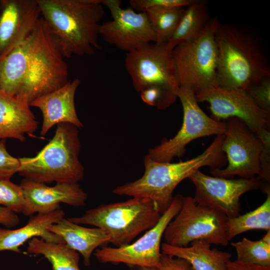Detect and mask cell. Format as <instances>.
Masks as SVG:
<instances>
[{"mask_svg":"<svg viewBox=\"0 0 270 270\" xmlns=\"http://www.w3.org/2000/svg\"><path fill=\"white\" fill-rule=\"evenodd\" d=\"M6 207L16 214L22 213L24 198L20 185L10 180H0V206Z\"/></svg>","mask_w":270,"mask_h":270,"instance_id":"28","label":"cell"},{"mask_svg":"<svg viewBox=\"0 0 270 270\" xmlns=\"http://www.w3.org/2000/svg\"><path fill=\"white\" fill-rule=\"evenodd\" d=\"M266 194V200L255 210L242 215L228 218L226 236L229 242L234 236L252 230H270V188H263Z\"/></svg>","mask_w":270,"mask_h":270,"instance_id":"25","label":"cell"},{"mask_svg":"<svg viewBox=\"0 0 270 270\" xmlns=\"http://www.w3.org/2000/svg\"><path fill=\"white\" fill-rule=\"evenodd\" d=\"M178 98L183 109V121L180 129L172 138L164 139L160 144L149 150L146 154L158 162H171L174 157L182 156L186 146L199 138L222 135L226 132L224 122L209 117L198 105L196 92L191 88L181 86Z\"/></svg>","mask_w":270,"mask_h":270,"instance_id":"10","label":"cell"},{"mask_svg":"<svg viewBox=\"0 0 270 270\" xmlns=\"http://www.w3.org/2000/svg\"><path fill=\"white\" fill-rule=\"evenodd\" d=\"M195 187L194 200L224 214L228 218L239 215L240 198L244 193L262 186L258 176L238 179L208 176L200 170L188 178Z\"/></svg>","mask_w":270,"mask_h":270,"instance_id":"14","label":"cell"},{"mask_svg":"<svg viewBox=\"0 0 270 270\" xmlns=\"http://www.w3.org/2000/svg\"><path fill=\"white\" fill-rule=\"evenodd\" d=\"M224 134L217 136L200 154L178 162H158L146 156L144 172L140 178L118 186L112 192L120 196L150 198L157 204L162 214L170 205L172 194L183 180L204 166L222 168L227 162L222 148Z\"/></svg>","mask_w":270,"mask_h":270,"instance_id":"4","label":"cell"},{"mask_svg":"<svg viewBox=\"0 0 270 270\" xmlns=\"http://www.w3.org/2000/svg\"><path fill=\"white\" fill-rule=\"evenodd\" d=\"M208 2L194 0L184 8L172 35L167 43L172 48L196 37L210 20Z\"/></svg>","mask_w":270,"mask_h":270,"instance_id":"23","label":"cell"},{"mask_svg":"<svg viewBox=\"0 0 270 270\" xmlns=\"http://www.w3.org/2000/svg\"><path fill=\"white\" fill-rule=\"evenodd\" d=\"M108 9L112 20L100 24L99 35L107 43L126 52L155 42V34L146 12L122 8L119 0H100Z\"/></svg>","mask_w":270,"mask_h":270,"instance_id":"15","label":"cell"},{"mask_svg":"<svg viewBox=\"0 0 270 270\" xmlns=\"http://www.w3.org/2000/svg\"><path fill=\"white\" fill-rule=\"evenodd\" d=\"M184 10V8H156L145 12L156 36L155 43L162 44L168 42L174 32Z\"/></svg>","mask_w":270,"mask_h":270,"instance_id":"26","label":"cell"},{"mask_svg":"<svg viewBox=\"0 0 270 270\" xmlns=\"http://www.w3.org/2000/svg\"><path fill=\"white\" fill-rule=\"evenodd\" d=\"M138 270H158V269L156 268H149L141 267V268H139Z\"/></svg>","mask_w":270,"mask_h":270,"instance_id":"35","label":"cell"},{"mask_svg":"<svg viewBox=\"0 0 270 270\" xmlns=\"http://www.w3.org/2000/svg\"><path fill=\"white\" fill-rule=\"evenodd\" d=\"M80 82L78 78L68 81L58 89L42 96L30 103V106L38 108L42 114L40 134L45 136L54 125L69 123L78 128L83 124L78 116L74 96Z\"/></svg>","mask_w":270,"mask_h":270,"instance_id":"18","label":"cell"},{"mask_svg":"<svg viewBox=\"0 0 270 270\" xmlns=\"http://www.w3.org/2000/svg\"><path fill=\"white\" fill-rule=\"evenodd\" d=\"M64 58L90 56L100 48L98 36L104 11L100 0H37Z\"/></svg>","mask_w":270,"mask_h":270,"instance_id":"3","label":"cell"},{"mask_svg":"<svg viewBox=\"0 0 270 270\" xmlns=\"http://www.w3.org/2000/svg\"><path fill=\"white\" fill-rule=\"evenodd\" d=\"M18 158L12 156L6 147V139L0 140V180H10L18 172Z\"/></svg>","mask_w":270,"mask_h":270,"instance_id":"31","label":"cell"},{"mask_svg":"<svg viewBox=\"0 0 270 270\" xmlns=\"http://www.w3.org/2000/svg\"><path fill=\"white\" fill-rule=\"evenodd\" d=\"M162 216L158 206L148 198L132 197L127 200L101 204L80 216L68 218L78 224H88L104 230L116 247L130 244L144 231L154 226Z\"/></svg>","mask_w":270,"mask_h":270,"instance_id":"6","label":"cell"},{"mask_svg":"<svg viewBox=\"0 0 270 270\" xmlns=\"http://www.w3.org/2000/svg\"><path fill=\"white\" fill-rule=\"evenodd\" d=\"M20 222V218L17 214L10 210L0 206V224L8 228L17 226Z\"/></svg>","mask_w":270,"mask_h":270,"instance_id":"33","label":"cell"},{"mask_svg":"<svg viewBox=\"0 0 270 270\" xmlns=\"http://www.w3.org/2000/svg\"><path fill=\"white\" fill-rule=\"evenodd\" d=\"M27 252L42 255L51 264L52 270H80L78 252L65 242H54L34 237L28 242Z\"/></svg>","mask_w":270,"mask_h":270,"instance_id":"24","label":"cell"},{"mask_svg":"<svg viewBox=\"0 0 270 270\" xmlns=\"http://www.w3.org/2000/svg\"><path fill=\"white\" fill-rule=\"evenodd\" d=\"M227 218L216 210L198 204L194 198L183 196L180 211L164 230L166 243L186 247L194 240H204L210 244L226 246L228 244L226 236Z\"/></svg>","mask_w":270,"mask_h":270,"instance_id":"9","label":"cell"},{"mask_svg":"<svg viewBox=\"0 0 270 270\" xmlns=\"http://www.w3.org/2000/svg\"><path fill=\"white\" fill-rule=\"evenodd\" d=\"M48 230L60 236L70 248L80 253L84 265L86 266L91 264V256L94 250L108 243L110 240L108 234L102 230L96 227H84L64 218L52 224Z\"/></svg>","mask_w":270,"mask_h":270,"instance_id":"21","label":"cell"},{"mask_svg":"<svg viewBox=\"0 0 270 270\" xmlns=\"http://www.w3.org/2000/svg\"><path fill=\"white\" fill-rule=\"evenodd\" d=\"M158 270H194L185 260L162 252L160 264Z\"/></svg>","mask_w":270,"mask_h":270,"instance_id":"32","label":"cell"},{"mask_svg":"<svg viewBox=\"0 0 270 270\" xmlns=\"http://www.w3.org/2000/svg\"><path fill=\"white\" fill-rule=\"evenodd\" d=\"M20 185L24 198L22 214L26 216L60 209V203L74 207L83 206L88 197L78 183H56L50 186L24 178Z\"/></svg>","mask_w":270,"mask_h":270,"instance_id":"17","label":"cell"},{"mask_svg":"<svg viewBox=\"0 0 270 270\" xmlns=\"http://www.w3.org/2000/svg\"><path fill=\"white\" fill-rule=\"evenodd\" d=\"M219 22L216 16L210 18L196 37L174 48L173 56L180 86H189L196 93L217 84L218 50L215 34Z\"/></svg>","mask_w":270,"mask_h":270,"instance_id":"8","label":"cell"},{"mask_svg":"<svg viewBox=\"0 0 270 270\" xmlns=\"http://www.w3.org/2000/svg\"><path fill=\"white\" fill-rule=\"evenodd\" d=\"M227 270H270V266L246 263L236 260L228 262Z\"/></svg>","mask_w":270,"mask_h":270,"instance_id":"34","label":"cell"},{"mask_svg":"<svg viewBox=\"0 0 270 270\" xmlns=\"http://www.w3.org/2000/svg\"><path fill=\"white\" fill-rule=\"evenodd\" d=\"M215 39L218 50V85L246 90L254 82L270 76V66L264 44L252 30L219 22Z\"/></svg>","mask_w":270,"mask_h":270,"instance_id":"2","label":"cell"},{"mask_svg":"<svg viewBox=\"0 0 270 270\" xmlns=\"http://www.w3.org/2000/svg\"><path fill=\"white\" fill-rule=\"evenodd\" d=\"M24 95L13 96L0 90V139L11 138L22 142L31 136L38 122Z\"/></svg>","mask_w":270,"mask_h":270,"instance_id":"19","label":"cell"},{"mask_svg":"<svg viewBox=\"0 0 270 270\" xmlns=\"http://www.w3.org/2000/svg\"><path fill=\"white\" fill-rule=\"evenodd\" d=\"M225 122L226 132L222 150L228 161L224 168H213L214 176L230 178H260V158L264 146L258 135L241 119L230 117Z\"/></svg>","mask_w":270,"mask_h":270,"instance_id":"11","label":"cell"},{"mask_svg":"<svg viewBox=\"0 0 270 270\" xmlns=\"http://www.w3.org/2000/svg\"><path fill=\"white\" fill-rule=\"evenodd\" d=\"M190 246L178 247L164 242L162 252L186 260L194 270H227L231 260L230 253L210 248V244L204 240L192 242Z\"/></svg>","mask_w":270,"mask_h":270,"instance_id":"22","label":"cell"},{"mask_svg":"<svg viewBox=\"0 0 270 270\" xmlns=\"http://www.w3.org/2000/svg\"><path fill=\"white\" fill-rule=\"evenodd\" d=\"M78 128L69 123L58 124L53 138L36 156L18 158V172L25 178L44 184L82 180L84 170L79 160Z\"/></svg>","mask_w":270,"mask_h":270,"instance_id":"5","label":"cell"},{"mask_svg":"<svg viewBox=\"0 0 270 270\" xmlns=\"http://www.w3.org/2000/svg\"><path fill=\"white\" fill-rule=\"evenodd\" d=\"M235 248L236 260L262 266H270V242L263 239L252 240L246 238L238 242H232Z\"/></svg>","mask_w":270,"mask_h":270,"instance_id":"27","label":"cell"},{"mask_svg":"<svg viewBox=\"0 0 270 270\" xmlns=\"http://www.w3.org/2000/svg\"><path fill=\"white\" fill-rule=\"evenodd\" d=\"M68 78V64L42 16L32 32L0 60V90L26 96L30 103L62 87Z\"/></svg>","mask_w":270,"mask_h":270,"instance_id":"1","label":"cell"},{"mask_svg":"<svg viewBox=\"0 0 270 270\" xmlns=\"http://www.w3.org/2000/svg\"><path fill=\"white\" fill-rule=\"evenodd\" d=\"M40 17L37 0H0V60L32 32Z\"/></svg>","mask_w":270,"mask_h":270,"instance_id":"16","label":"cell"},{"mask_svg":"<svg viewBox=\"0 0 270 270\" xmlns=\"http://www.w3.org/2000/svg\"><path fill=\"white\" fill-rule=\"evenodd\" d=\"M64 212L57 209L30 216L27 224L17 229L0 228V252L10 250L20 252V246L34 237L45 240L64 242L60 236L48 230V228L64 218Z\"/></svg>","mask_w":270,"mask_h":270,"instance_id":"20","label":"cell"},{"mask_svg":"<svg viewBox=\"0 0 270 270\" xmlns=\"http://www.w3.org/2000/svg\"><path fill=\"white\" fill-rule=\"evenodd\" d=\"M197 102H207L213 118L220 121L230 117L242 120L264 145H270V114L260 108L246 90L210 86L196 93Z\"/></svg>","mask_w":270,"mask_h":270,"instance_id":"12","label":"cell"},{"mask_svg":"<svg viewBox=\"0 0 270 270\" xmlns=\"http://www.w3.org/2000/svg\"><path fill=\"white\" fill-rule=\"evenodd\" d=\"M194 0H130L129 4L132 10L145 12L148 10L156 8H182L187 7Z\"/></svg>","mask_w":270,"mask_h":270,"instance_id":"30","label":"cell"},{"mask_svg":"<svg viewBox=\"0 0 270 270\" xmlns=\"http://www.w3.org/2000/svg\"><path fill=\"white\" fill-rule=\"evenodd\" d=\"M183 196L178 194L168 210L162 214L156 225L133 243L120 247L102 246L96 250L94 254L103 264L123 263L139 268L158 269L160 264V242L170 222L180 211Z\"/></svg>","mask_w":270,"mask_h":270,"instance_id":"13","label":"cell"},{"mask_svg":"<svg viewBox=\"0 0 270 270\" xmlns=\"http://www.w3.org/2000/svg\"><path fill=\"white\" fill-rule=\"evenodd\" d=\"M246 91L260 108L270 114V76L252 83Z\"/></svg>","mask_w":270,"mask_h":270,"instance_id":"29","label":"cell"},{"mask_svg":"<svg viewBox=\"0 0 270 270\" xmlns=\"http://www.w3.org/2000/svg\"><path fill=\"white\" fill-rule=\"evenodd\" d=\"M173 50L167 42L150 43L127 52L124 60L135 90L141 92L150 87L159 88L164 110L176 102L180 87Z\"/></svg>","mask_w":270,"mask_h":270,"instance_id":"7","label":"cell"}]
</instances>
